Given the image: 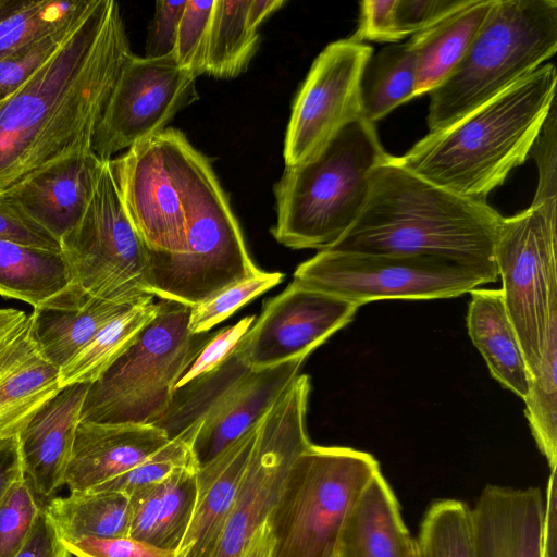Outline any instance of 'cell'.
I'll list each match as a JSON object with an SVG mask.
<instances>
[{"mask_svg": "<svg viewBox=\"0 0 557 557\" xmlns=\"http://www.w3.org/2000/svg\"><path fill=\"white\" fill-rule=\"evenodd\" d=\"M131 53L117 2L83 0L54 52L0 102V194L94 152L97 125Z\"/></svg>", "mask_w": 557, "mask_h": 557, "instance_id": "cell-1", "label": "cell"}, {"mask_svg": "<svg viewBox=\"0 0 557 557\" xmlns=\"http://www.w3.org/2000/svg\"><path fill=\"white\" fill-rule=\"evenodd\" d=\"M366 205L330 248L369 253L433 256L495 282V245L503 216L486 201L450 193L404 168L397 157L369 176Z\"/></svg>", "mask_w": 557, "mask_h": 557, "instance_id": "cell-2", "label": "cell"}, {"mask_svg": "<svg viewBox=\"0 0 557 557\" xmlns=\"http://www.w3.org/2000/svg\"><path fill=\"white\" fill-rule=\"evenodd\" d=\"M557 71L545 63L454 124L431 132L398 162L458 196L486 201L529 157L555 103Z\"/></svg>", "mask_w": 557, "mask_h": 557, "instance_id": "cell-3", "label": "cell"}, {"mask_svg": "<svg viewBox=\"0 0 557 557\" xmlns=\"http://www.w3.org/2000/svg\"><path fill=\"white\" fill-rule=\"evenodd\" d=\"M389 156L375 124L359 119L313 159L285 166L274 186V238L292 249L332 247L361 213L371 171Z\"/></svg>", "mask_w": 557, "mask_h": 557, "instance_id": "cell-4", "label": "cell"}, {"mask_svg": "<svg viewBox=\"0 0 557 557\" xmlns=\"http://www.w3.org/2000/svg\"><path fill=\"white\" fill-rule=\"evenodd\" d=\"M556 51V0H495L457 66L429 92V133L497 97Z\"/></svg>", "mask_w": 557, "mask_h": 557, "instance_id": "cell-5", "label": "cell"}, {"mask_svg": "<svg viewBox=\"0 0 557 557\" xmlns=\"http://www.w3.org/2000/svg\"><path fill=\"white\" fill-rule=\"evenodd\" d=\"M185 251L150 250L147 293L193 307L260 271L210 161L195 149L185 199Z\"/></svg>", "mask_w": 557, "mask_h": 557, "instance_id": "cell-6", "label": "cell"}, {"mask_svg": "<svg viewBox=\"0 0 557 557\" xmlns=\"http://www.w3.org/2000/svg\"><path fill=\"white\" fill-rule=\"evenodd\" d=\"M158 305L133 345L89 384L79 422L156 424L163 417L174 385L210 334L189 332V306Z\"/></svg>", "mask_w": 557, "mask_h": 557, "instance_id": "cell-7", "label": "cell"}, {"mask_svg": "<svg viewBox=\"0 0 557 557\" xmlns=\"http://www.w3.org/2000/svg\"><path fill=\"white\" fill-rule=\"evenodd\" d=\"M381 472L369 453L311 444L293 463L271 513L274 557H327L362 492Z\"/></svg>", "mask_w": 557, "mask_h": 557, "instance_id": "cell-8", "label": "cell"}, {"mask_svg": "<svg viewBox=\"0 0 557 557\" xmlns=\"http://www.w3.org/2000/svg\"><path fill=\"white\" fill-rule=\"evenodd\" d=\"M60 248L83 294L122 302L150 295V250L126 212L111 159L102 161L85 212Z\"/></svg>", "mask_w": 557, "mask_h": 557, "instance_id": "cell-9", "label": "cell"}, {"mask_svg": "<svg viewBox=\"0 0 557 557\" xmlns=\"http://www.w3.org/2000/svg\"><path fill=\"white\" fill-rule=\"evenodd\" d=\"M293 282L359 307L385 299H436L486 284L478 272L433 256L320 250L300 263Z\"/></svg>", "mask_w": 557, "mask_h": 557, "instance_id": "cell-10", "label": "cell"}, {"mask_svg": "<svg viewBox=\"0 0 557 557\" xmlns=\"http://www.w3.org/2000/svg\"><path fill=\"white\" fill-rule=\"evenodd\" d=\"M557 205L531 206L500 221L495 262L502 294L531 375L557 311Z\"/></svg>", "mask_w": 557, "mask_h": 557, "instance_id": "cell-11", "label": "cell"}, {"mask_svg": "<svg viewBox=\"0 0 557 557\" xmlns=\"http://www.w3.org/2000/svg\"><path fill=\"white\" fill-rule=\"evenodd\" d=\"M309 392V376L299 374L262 417L212 557H240L276 507L293 463L312 444L306 428Z\"/></svg>", "mask_w": 557, "mask_h": 557, "instance_id": "cell-12", "label": "cell"}, {"mask_svg": "<svg viewBox=\"0 0 557 557\" xmlns=\"http://www.w3.org/2000/svg\"><path fill=\"white\" fill-rule=\"evenodd\" d=\"M195 149L171 127L111 159L126 212L151 251H185V199Z\"/></svg>", "mask_w": 557, "mask_h": 557, "instance_id": "cell-13", "label": "cell"}, {"mask_svg": "<svg viewBox=\"0 0 557 557\" xmlns=\"http://www.w3.org/2000/svg\"><path fill=\"white\" fill-rule=\"evenodd\" d=\"M196 81L173 55L148 59L132 52L97 125L94 153L110 160L163 132L175 114L198 99Z\"/></svg>", "mask_w": 557, "mask_h": 557, "instance_id": "cell-14", "label": "cell"}, {"mask_svg": "<svg viewBox=\"0 0 557 557\" xmlns=\"http://www.w3.org/2000/svg\"><path fill=\"white\" fill-rule=\"evenodd\" d=\"M372 53L370 45L345 38L330 42L314 59L293 103L285 166L313 159L344 127L361 119V77Z\"/></svg>", "mask_w": 557, "mask_h": 557, "instance_id": "cell-15", "label": "cell"}, {"mask_svg": "<svg viewBox=\"0 0 557 557\" xmlns=\"http://www.w3.org/2000/svg\"><path fill=\"white\" fill-rule=\"evenodd\" d=\"M359 306L295 282L263 306L240 339L251 370L305 357L352 320Z\"/></svg>", "mask_w": 557, "mask_h": 557, "instance_id": "cell-16", "label": "cell"}, {"mask_svg": "<svg viewBox=\"0 0 557 557\" xmlns=\"http://www.w3.org/2000/svg\"><path fill=\"white\" fill-rule=\"evenodd\" d=\"M60 388V369L38 349L30 314L0 308V440L18 435Z\"/></svg>", "mask_w": 557, "mask_h": 557, "instance_id": "cell-17", "label": "cell"}, {"mask_svg": "<svg viewBox=\"0 0 557 557\" xmlns=\"http://www.w3.org/2000/svg\"><path fill=\"white\" fill-rule=\"evenodd\" d=\"M170 441L154 424L79 422L64 485L90 491L136 467Z\"/></svg>", "mask_w": 557, "mask_h": 557, "instance_id": "cell-18", "label": "cell"}, {"mask_svg": "<svg viewBox=\"0 0 557 557\" xmlns=\"http://www.w3.org/2000/svg\"><path fill=\"white\" fill-rule=\"evenodd\" d=\"M88 386L76 383L61 387L18 434L25 476L39 499L52 498L64 485Z\"/></svg>", "mask_w": 557, "mask_h": 557, "instance_id": "cell-19", "label": "cell"}, {"mask_svg": "<svg viewBox=\"0 0 557 557\" xmlns=\"http://www.w3.org/2000/svg\"><path fill=\"white\" fill-rule=\"evenodd\" d=\"M471 511L475 557H542L541 488L487 484Z\"/></svg>", "mask_w": 557, "mask_h": 557, "instance_id": "cell-20", "label": "cell"}, {"mask_svg": "<svg viewBox=\"0 0 557 557\" xmlns=\"http://www.w3.org/2000/svg\"><path fill=\"white\" fill-rule=\"evenodd\" d=\"M305 357L253 370L200 422L193 451L199 468L255 426L299 375Z\"/></svg>", "mask_w": 557, "mask_h": 557, "instance_id": "cell-21", "label": "cell"}, {"mask_svg": "<svg viewBox=\"0 0 557 557\" xmlns=\"http://www.w3.org/2000/svg\"><path fill=\"white\" fill-rule=\"evenodd\" d=\"M102 161L94 152L69 158L4 194L60 242L84 214Z\"/></svg>", "mask_w": 557, "mask_h": 557, "instance_id": "cell-22", "label": "cell"}, {"mask_svg": "<svg viewBox=\"0 0 557 557\" xmlns=\"http://www.w3.org/2000/svg\"><path fill=\"white\" fill-rule=\"evenodd\" d=\"M260 421L198 469L195 511L175 557L213 556L252 453Z\"/></svg>", "mask_w": 557, "mask_h": 557, "instance_id": "cell-23", "label": "cell"}, {"mask_svg": "<svg viewBox=\"0 0 557 557\" xmlns=\"http://www.w3.org/2000/svg\"><path fill=\"white\" fill-rule=\"evenodd\" d=\"M136 302L95 298L75 287L53 302L34 308V341L44 357L61 369L103 326Z\"/></svg>", "mask_w": 557, "mask_h": 557, "instance_id": "cell-24", "label": "cell"}, {"mask_svg": "<svg viewBox=\"0 0 557 557\" xmlns=\"http://www.w3.org/2000/svg\"><path fill=\"white\" fill-rule=\"evenodd\" d=\"M413 546L399 503L377 473L346 519L336 544L337 557H409Z\"/></svg>", "mask_w": 557, "mask_h": 557, "instance_id": "cell-25", "label": "cell"}, {"mask_svg": "<svg viewBox=\"0 0 557 557\" xmlns=\"http://www.w3.org/2000/svg\"><path fill=\"white\" fill-rule=\"evenodd\" d=\"M198 470H180L131 493L128 536L176 552L191 521Z\"/></svg>", "mask_w": 557, "mask_h": 557, "instance_id": "cell-26", "label": "cell"}, {"mask_svg": "<svg viewBox=\"0 0 557 557\" xmlns=\"http://www.w3.org/2000/svg\"><path fill=\"white\" fill-rule=\"evenodd\" d=\"M467 313L469 336L494 379L522 399L532 379L500 289H473Z\"/></svg>", "mask_w": 557, "mask_h": 557, "instance_id": "cell-27", "label": "cell"}, {"mask_svg": "<svg viewBox=\"0 0 557 557\" xmlns=\"http://www.w3.org/2000/svg\"><path fill=\"white\" fill-rule=\"evenodd\" d=\"M495 0H472L437 24L410 37L416 55V97L442 84L465 55Z\"/></svg>", "mask_w": 557, "mask_h": 557, "instance_id": "cell-28", "label": "cell"}, {"mask_svg": "<svg viewBox=\"0 0 557 557\" xmlns=\"http://www.w3.org/2000/svg\"><path fill=\"white\" fill-rule=\"evenodd\" d=\"M74 288L71 270L61 250L0 238V295L36 308L53 302Z\"/></svg>", "mask_w": 557, "mask_h": 557, "instance_id": "cell-29", "label": "cell"}, {"mask_svg": "<svg viewBox=\"0 0 557 557\" xmlns=\"http://www.w3.org/2000/svg\"><path fill=\"white\" fill-rule=\"evenodd\" d=\"M44 509L62 542L128 536L131 503L123 493L70 492L48 499Z\"/></svg>", "mask_w": 557, "mask_h": 557, "instance_id": "cell-30", "label": "cell"}, {"mask_svg": "<svg viewBox=\"0 0 557 557\" xmlns=\"http://www.w3.org/2000/svg\"><path fill=\"white\" fill-rule=\"evenodd\" d=\"M158 301L148 295L103 326L64 367L61 387L95 382L136 341L156 317Z\"/></svg>", "mask_w": 557, "mask_h": 557, "instance_id": "cell-31", "label": "cell"}, {"mask_svg": "<svg viewBox=\"0 0 557 557\" xmlns=\"http://www.w3.org/2000/svg\"><path fill=\"white\" fill-rule=\"evenodd\" d=\"M416 55L408 41L389 44L373 52L361 77V119L375 124L416 98Z\"/></svg>", "mask_w": 557, "mask_h": 557, "instance_id": "cell-32", "label": "cell"}, {"mask_svg": "<svg viewBox=\"0 0 557 557\" xmlns=\"http://www.w3.org/2000/svg\"><path fill=\"white\" fill-rule=\"evenodd\" d=\"M251 371L238 343L218 368L175 389L165 413L154 425L164 430L170 440L177 436L200 423Z\"/></svg>", "mask_w": 557, "mask_h": 557, "instance_id": "cell-33", "label": "cell"}, {"mask_svg": "<svg viewBox=\"0 0 557 557\" xmlns=\"http://www.w3.org/2000/svg\"><path fill=\"white\" fill-rule=\"evenodd\" d=\"M260 35L249 17V0H215L211 18L205 73L234 78L246 71Z\"/></svg>", "mask_w": 557, "mask_h": 557, "instance_id": "cell-34", "label": "cell"}, {"mask_svg": "<svg viewBox=\"0 0 557 557\" xmlns=\"http://www.w3.org/2000/svg\"><path fill=\"white\" fill-rule=\"evenodd\" d=\"M525 416L540 451L557 467V311L546 332L543 355L523 399Z\"/></svg>", "mask_w": 557, "mask_h": 557, "instance_id": "cell-35", "label": "cell"}, {"mask_svg": "<svg viewBox=\"0 0 557 557\" xmlns=\"http://www.w3.org/2000/svg\"><path fill=\"white\" fill-rule=\"evenodd\" d=\"M413 543L416 557H475L471 508L458 499L435 500Z\"/></svg>", "mask_w": 557, "mask_h": 557, "instance_id": "cell-36", "label": "cell"}, {"mask_svg": "<svg viewBox=\"0 0 557 557\" xmlns=\"http://www.w3.org/2000/svg\"><path fill=\"white\" fill-rule=\"evenodd\" d=\"M82 0H24L0 20V61L25 45L65 26Z\"/></svg>", "mask_w": 557, "mask_h": 557, "instance_id": "cell-37", "label": "cell"}, {"mask_svg": "<svg viewBox=\"0 0 557 557\" xmlns=\"http://www.w3.org/2000/svg\"><path fill=\"white\" fill-rule=\"evenodd\" d=\"M200 423L189 426L136 467L90 491L129 495L141 486L165 480L176 471L198 470L193 444Z\"/></svg>", "mask_w": 557, "mask_h": 557, "instance_id": "cell-38", "label": "cell"}, {"mask_svg": "<svg viewBox=\"0 0 557 557\" xmlns=\"http://www.w3.org/2000/svg\"><path fill=\"white\" fill-rule=\"evenodd\" d=\"M284 280L281 272L258 273L218 292L205 301L190 307L188 330L191 334L207 333L226 320L240 307L278 285Z\"/></svg>", "mask_w": 557, "mask_h": 557, "instance_id": "cell-39", "label": "cell"}, {"mask_svg": "<svg viewBox=\"0 0 557 557\" xmlns=\"http://www.w3.org/2000/svg\"><path fill=\"white\" fill-rule=\"evenodd\" d=\"M42 504L26 476L0 500V557H14L26 542Z\"/></svg>", "mask_w": 557, "mask_h": 557, "instance_id": "cell-40", "label": "cell"}, {"mask_svg": "<svg viewBox=\"0 0 557 557\" xmlns=\"http://www.w3.org/2000/svg\"><path fill=\"white\" fill-rule=\"evenodd\" d=\"M215 0H186L178 24L173 57L196 77L205 73L207 47Z\"/></svg>", "mask_w": 557, "mask_h": 557, "instance_id": "cell-41", "label": "cell"}, {"mask_svg": "<svg viewBox=\"0 0 557 557\" xmlns=\"http://www.w3.org/2000/svg\"><path fill=\"white\" fill-rule=\"evenodd\" d=\"M70 21L0 61V102L14 94L49 59L63 39Z\"/></svg>", "mask_w": 557, "mask_h": 557, "instance_id": "cell-42", "label": "cell"}, {"mask_svg": "<svg viewBox=\"0 0 557 557\" xmlns=\"http://www.w3.org/2000/svg\"><path fill=\"white\" fill-rule=\"evenodd\" d=\"M255 320V315H248L231 326L210 334L197 356L177 380L173 392L218 368L233 352Z\"/></svg>", "mask_w": 557, "mask_h": 557, "instance_id": "cell-43", "label": "cell"}, {"mask_svg": "<svg viewBox=\"0 0 557 557\" xmlns=\"http://www.w3.org/2000/svg\"><path fill=\"white\" fill-rule=\"evenodd\" d=\"M529 157L537 168L534 205H557V113L554 103L533 143Z\"/></svg>", "mask_w": 557, "mask_h": 557, "instance_id": "cell-44", "label": "cell"}, {"mask_svg": "<svg viewBox=\"0 0 557 557\" xmlns=\"http://www.w3.org/2000/svg\"><path fill=\"white\" fill-rule=\"evenodd\" d=\"M472 0H396L395 25L404 38L422 32L454 12L467 7Z\"/></svg>", "mask_w": 557, "mask_h": 557, "instance_id": "cell-45", "label": "cell"}, {"mask_svg": "<svg viewBox=\"0 0 557 557\" xmlns=\"http://www.w3.org/2000/svg\"><path fill=\"white\" fill-rule=\"evenodd\" d=\"M63 543L75 557H175L176 554L129 536H87Z\"/></svg>", "mask_w": 557, "mask_h": 557, "instance_id": "cell-46", "label": "cell"}, {"mask_svg": "<svg viewBox=\"0 0 557 557\" xmlns=\"http://www.w3.org/2000/svg\"><path fill=\"white\" fill-rule=\"evenodd\" d=\"M0 238L36 248L61 250L60 242L30 219L7 194H0Z\"/></svg>", "mask_w": 557, "mask_h": 557, "instance_id": "cell-47", "label": "cell"}, {"mask_svg": "<svg viewBox=\"0 0 557 557\" xmlns=\"http://www.w3.org/2000/svg\"><path fill=\"white\" fill-rule=\"evenodd\" d=\"M185 4L186 0L156 2L154 15L146 41L145 58L160 59L173 55Z\"/></svg>", "mask_w": 557, "mask_h": 557, "instance_id": "cell-48", "label": "cell"}, {"mask_svg": "<svg viewBox=\"0 0 557 557\" xmlns=\"http://www.w3.org/2000/svg\"><path fill=\"white\" fill-rule=\"evenodd\" d=\"M396 0H363L360 2L358 28L352 40L397 42L403 39L395 25Z\"/></svg>", "mask_w": 557, "mask_h": 557, "instance_id": "cell-49", "label": "cell"}, {"mask_svg": "<svg viewBox=\"0 0 557 557\" xmlns=\"http://www.w3.org/2000/svg\"><path fill=\"white\" fill-rule=\"evenodd\" d=\"M72 556L73 555L60 539L55 527L47 516L42 505L26 542L14 557Z\"/></svg>", "mask_w": 557, "mask_h": 557, "instance_id": "cell-50", "label": "cell"}, {"mask_svg": "<svg viewBox=\"0 0 557 557\" xmlns=\"http://www.w3.org/2000/svg\"><path fill=\"white\" fill-rule=\"evenodd\" d=\"M24 478L18 435L0 440V500Z\"/></svg>", "mask_w": 557, "mask_h": 557, "instance_id": "cell-51", "label": "cell"}, {"mask_svg": "<svg viewBox=\"0 0 557 557\" xmlns=\"http://www.w3.org/2000/svg\"><path fill=\"white\" fill-rule=\"evenodd\" d=\"M556 469H552L544 498L542 523V557H557V483Z\"/></svg>", "mask_w": 557, "mask_h": 557, "instance_id": "cell-52", "label": "cell"}, {"mask_svg": "<svg viewBox=\"0 0 557 557\" xmlns=\"http://www.w3.org/2000/svg\"><path fill=\"white\" fill-rule=\"evenodd\" d=\"M274 537L269 519L257 530L240 557H274Z\"/></svg>", "mask_w": 557, "mask_h": 557, "instance_id": "cell-53", "label": "cell"}, {"mask_svg": "<svg viewBox=\"0 0 557 557\" xmlns=\"http://www.w3.org/2000/svg\"><path fill=\"white\" fill-rule=\"evenodd\" d=\"M285 4L282 0H249V17L259 28L260 24L273 12Z\"/></svg>", "mask_w": 557, "mask_h": 557, "instance_id": "cell-54", "label": "cell"}, {"mask_svg": "<svg viewBox=\"0 0 557 557\" xmlns=\"http://www.w3.org/2000/svg\"><path fill=\"white\" fill-rule=\"evenodd\" d=\"M23 1L0 0V20L11 14L22 5Z\"/></svg>", "mask_w": 557, "mask_h": 557, "instance_id": "cell-55", "label": "cell"}, {"mask_svg": "<svg viewBox=\"0 0 557 557\" xmlns=\"http://www.w3.org/2000/svg\"><path fill=\"white\" fill-rule=\"evenodd\" d=\"M409 557H416V554H414V543H413V546H412V549H411V553H410Z\"/></svg>", "mask_w": 557, "mask_h": 557, "instance_id": "cell-56", "label": "cell"}, {"mask_svg": "<svg viewBox=\"0 0 557 557\" xmlns=\"http://www.w3.org/2000/svg\"><path fill=\"white\" fill-rule=\"evenodd\" d=\"M327 557H337V556H336V553L334 552L331 555H329Z\"/></svg>", "mask_w": 557, "mask_h": 557, "instance_id": "cell-57", "label": "cell"}]
</instances>
